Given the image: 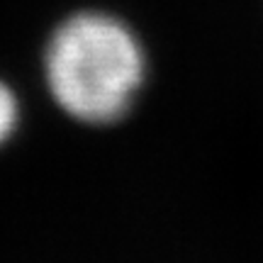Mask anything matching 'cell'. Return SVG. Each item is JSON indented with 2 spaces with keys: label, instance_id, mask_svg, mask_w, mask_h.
Wrapping results in <instances>:
<instances>
[{
  "label": "cell",
  "instance_id": "7a4b0ae2",
  "mask_svg": "<svg viewBox=\"0 0 263 263\" xmlns=\"http://www.w3.org/2000/svg\"><path fill=\"white\" fill-rule=\"evenodd\" d=\"M17 100H15V93L10 90L5 83H0V144L10 139V134L17 127Z\"/></svg>",
  "mask_w": 263,
  "mask_h": 263
},
{
  "label": "cell",
  "instance_id": "6da1fadb",
  "mask_svg": "<svg viewBox=\"0 0 263 263\" xmlns=\"http://www.w3.org/2000/svg\"><path fill=\"white\" fill-rule=\"evenodd\" d=\"M141 78L139 42L115 17L76 15L49 42V88L66 112L83 122H112L124 115Z\"/></svg>",
  "mask_w": 263,
  "mask_h": 263
}]
</instances>
